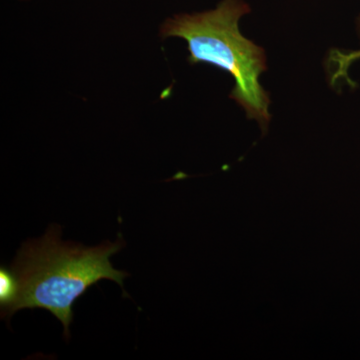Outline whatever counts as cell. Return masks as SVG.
I'll return each instance as SVG.
<instances>
[{
  "label": "cell",
  "instance_id": "3957f363",
  "mask_svg": "<svg viewBox=\"0 0 360 360\" xmlns=\"http://www.w3.org/2000/svg\"><path fill=\"white\" fill-rule=\"evenodd\" d=\"M20 293V284L11 269H0V304L2 312L13 307ZM1 312V314H2Z\"/></svg>",
  "mask_w": 360,
  "mask_h": 360
},
{
  "label": "cell",
  "instance_id": "6da1fadb",
  "mask_svg": "<svg viewBox=\"0 0 360 360\" xmlns=\"http://www.w3.org/2000/svg\"><path fill=\"white\" fill-rule=\"evenodd\" d=\"M60 236L61 227L53 224L41 238L30 239L21 246L11 269L20 293L1 316L11 319L25 309L49 310L63 323L65 340H70L73 302L101 279L115 281L123 288V279L129 274L113 269L110 260L124 246L122 238L86 248L65 243Z\"/></svg>",
  "mask_w": 360,
  "mask_h": 360
},
{
  "label": "cell",
  "instance_id": "7a4b0ae2",
  "mask_svg": "<svg viewBox=\"0 0 360 360\" xmlns=\"http://www.w3.org/2000/svg\"><path fill=\"white\" fill-rule=\"evenodd\" d=\"M250 11L243 0H221L212 11L167 18L160 34L163 39L186 40L191 65L207 63L232 75L236 86L229 97L245 110L248 118L259 123L265 134L271 120L270 98L259 77L267 70L266 56L262 47L241 34L238 25Z\"/></svg>",
  "mask_w": 360,
  "mask_h": 360
},
{
  "label": "cell",
  "instance_id": "277c9868",
  "mask_svg": "<svg viewBox=\"0 0 360 360\" xmlns=\"http://www.w3.org/2000/svg\"><path fill=\"white\" fill-rule=\"evenodd\" d=\"M357 28H359V32L360 34V16L359 20H357ZM347 58L348 59H349L350 61H352V63H354V61L357 60V59L360 58V51L348 52Z\"/></svg>",
  "mask_w": 360,
  "mask_h": 360
}]
</instances>
